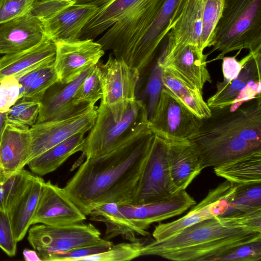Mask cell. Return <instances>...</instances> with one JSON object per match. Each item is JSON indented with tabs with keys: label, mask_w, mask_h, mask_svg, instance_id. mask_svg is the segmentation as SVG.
Returning a JSON list of instances; mask_svg holds the SVG:
<instances>
[{
	"label": "cell",
	"mask_w": 261,
	"mask_h": 261,
	"mask_svg": "<svg viewBox=\"0 0 261 261\" xmlns=\"http://www.w3.org/2000/svg\"><path fill=\"white\" fill-rule=\"evenodd\" d=\"M148 124H139L110 152L86 159L63 188L86 216L106 203L132 204L154 137Z\"/></svg>",
	"instance_id": "obj_1"
},
{
	"label": "cell",
	"mask_w": 261,
	"mask_h": 261,
	"mask_svg": "<svg viewBox=\"0 0 261 261\" xmlns=\"http://www.w3.org/2000/svg\"><path fill=\"white\" fill-rule=\"evenodd\" d=\"M198 130L189 139L203 169L218 167L261 151V96L235 108H211Z\"/></svg>",
	"instance_id": "obj_2"
},
{
	"label": "cell",
	"mask_w": 261,
	"mask_h": 261,
	"mask_svg": "<svg viewBox=\"0 0 261 261\" xmlns=\"http://www.w3.org/2000/svg\"><path fill=\"white\" fill-rule=\"evenodd\" d=\"M260 239L261 232L231 227L216 217L166 239L144 245L141 256L156 255L176 261H214L238 246Z\"/></svg>",
	"instance_id": "obj_3"
},
{
	"label": "cell",
	"mask_w": 261,
	"mask_h": 261,
	"mask_svg": "<svg viewBox=\"0 0 261 261\" xmlns=\"http://www.w3.org/2000/svg\"><path fill=\"white\" fill-rule=\"evenodd\" d=\"M212 46L210 53L220 51L213 61L234 50H261V0H224Z\"/></svg>",
	"instance_id": "obj_4"
},
{
	"label": "cell",
	"mask_w": 261,
	"mask_h": 261,
	"mask_svg": "<svg viewBox=\"0 0 261 261\" xmlns=\"http://www.w3.org/2000/svg\"><path fill=\"white\" fill-rule=\"evenodd\" d=\"M147 121L146 106L141 99L137 98L131 103L119 121L100 102L95 123L86 137L82 157L94 158L110 152L126 140L139 124Z\"/></svg>",
	"instance_id": "obj_5"
},
{
	"label": "cell",
	"mask_w": 261,
	"mask_h": 261,
	"mask_svg": "<svg viewBox=\"0 0 261 261\" xmlns=\"http://www.w3.org/2000/svg\"><path fill=\"white\" fill-rule=\"evenodd\" d=\"M28 240L41 261H49L54 254L97 243L101 233L91 223L64 226L34 224L28 230Z\"/></svg>",
	"instance_id": "obj_6"
},
{
	"label": "cell",
	"mask_w": 261,
	"mask_h": 261,
	"mask_svg": "<svg viewBox=\"0 0 261 261\" xmlns=\"http://www.w3.org/2000/svg\"><path fill=\"white\" fill-rule=\"evenodd\" d=\"M96 65L102 91L100 102L108 108L114 119L119 121L137 99L140 74L112 54L105 63L99 61Z\"/></svg>",
	"instance_id": "obj_7"
},
{
	"label": "cell",
	"mask_w": 261,
	"mask_h": 261,
	"mask_svg": "<svg viewBox=\"0 0 261 261\" xmlns=\"http://www.w3.org/2000/svg\"><path fill=\"white\" fill-rule=\"evenodd\" d=\"M176 192L170 174L167 142L154 135L130 204L159 201Z\"/></svg>",
	"instance_id": "obj_8"
},
{
	"label": "cell",
	"mask_w": 261,
	"mask_h": 261,
	"mask_svg": "<svg viewBox=\"0 0 261 261\" xmlns=\"http://www.w3.org/2000/svg\"><path fill=\"white\" fill-rule=\"evenodd\" d=\"M202 120L163 87L148 119V127L153 134L166 140H189L198 130Z\"/></svg>",
	"instance_id": "obj_9"
},
{
	"label": "cell",
	"mask_w": 261,
	"mask_h": 261,
	"mask_svg": "<svg viewBox=\"0 0 261 261\" xmlns=\"http://www.w3.org/2000/svg\"><path fill=\"white\" fill-rule=\"evenodd\" d=\"M188 0H164L158 14L137 45L123 62L140 75L148 68L164 37L176 22Z\"/></svg>",
	"instance_id": "obj_10"
},
{
	"label": "cell",
	"mask_w": 261,
	"mask_h": 261,
	"mask_svg": "<svg viewBox=\"0 0 261 261\" xmlns=\"http://www.w3.org/2000/svg\"><path fill=\"white\" fill-rule=\"evenodd\" d=\"M97 109L95 105H90L67 118L44 121L30 126L31 144L29 162L68 138L89 131L95 123Z\"/></svg>",
	"instance_id": "obj_11"
},
{
	"label": "cell",
	"mask_w": 261,
	"mask_h": 261,
	"mask_svg": "<svg viewBox=\"0 0 261 261\" xmlns=\"http://www.w3.org/2000/svg\"><path fill=\"white\" fill-rule=\"evenodd\" d=\"M251 53V57L236 79L226 84L218 82L215 93L206 102L210 108L228 106L238 108L260 96L261 50Z\"/></svg>",
	"instance_id": "obj_12"
},
{
	"label": "cell",
	"mask_w": 261,
	"mask_h": 261,
	"mask_svg": "<svg viewBox=\"0 0 261 261\" xmlns=\"http://www.w3.org/2000/svg\"><path fill=\"white\" fill-rule=\"evenodd\" d=\"M56 46L54 68L58 81L68 83L96 65L105 54L101 45L92 39L60 40Z\"/></svg>",
	"instance_id": "obj_13"
},
{
	"label": "cell",
	"mask_w": 261,
	"mask_h": 261,
	"mask_svg": "<svg viewBox=\"0 0 261 261\" xmlns=\"http://www.w3.org/2000/svg\"><path fill=\"white\" fill-rule=\"evenodd\" d=\"M236 184L227 180L209 191L206 196L179 219L156 226L152 233L155 241H160L202 221L224 215L228 211Z\"/></svg>",
	"instance_id": "obj_14"
},
{
	"label": "cell",
	"mask_w": 261,
	"mask_h": 261,
	"mask_svg": "<svg viewBox=\"0 0 261 261\" xmlns=\"http://www.w3.org/2000/svg\"><path fill=\"white\" fill-rule=\"evenodd\" d=\"M207 56L194 45L167 44L157 61L162 69L202 90L206 83L212 82L206 66Z\"/></svg>",
	"instance_id": "obj_15"
},
{
	"label": "cell",
	"mask_w": 261,
	"mask_h": 261,
	"mask_svg": "<svg viewBox=\"0 0 261 261\" xmlns=\"http://www.w3.org/2000/svg\"><path fill=\"white\" fill-rule=\"evenodd\" d=\"M196 203L186 191H179L164 199L135 205L118 204L120 212L134 225L138 234L148 236L147 231L153 223L179 215Z\"/></svg>",
	"instance_id": "obj_16"
},
{
	"label": "cell",
	"mask_w": 261,
	"mask_h": 261,
	"mask_svg": "<svg viewBox=\"0 0 261 261\" xmlns=\"http://www.w3.org/2000/svg\"><path fill=\"white\" fill-rule=\"evenodd\" d=\"M86 216L67 195L64 188L50 180L43 182L32 225L58 226L83 222Z\"/></svg>",
	"instance_id": "obj_17"
},
{
	"label": "cell",
	"mask_w": 261,
	"mask_h": 261,
	"mask_svg": "<svg viewBox=\"0 0 261 261\" xmlns=\"http://www.w3.org/2000/svg\"><path fill=\"white\" fill-rule=\"evenodd\" d=\"M98 7L91 4H76L74 0L40 18L46 36L55 42L79 39L82 30L95 14Z\"/></svg>",
	"instance_id": "obj_18"
},
{
	"label": "cell",
	"mask_w": 261,
	"mask_h": 261,
	"mask_svg": "<svg viewBox=\"0 0 261 261\" xmlns=\"http://www.w3.org/2000/svg\"><path fill=\"white\" fill-rule=\"evenodd\" d=\"M46 37L42 21L31 11L0 24V55L28 49Z\"/></svg>",
	"instance_id": "obj_19"
},
{
	"label": "cell",
	"mask_w": 261,
	"mask_h": 261,
	"mask_svg": "<svg viewBox=\"0 0 261 261\" xmlns=\"http://www.w3.org/2000/svg\"><path fill=\"white\" fill-rule=\"evenodd\" d=\"M90 68L71 82L62 83L57 81L48 88L40 102L36 123L64 119L87 108L77 106L74 102V97Z\"/></svg>",
	"instance_id": "obj_20"
},
{
	"label": "cell",
	"mask_w": 261,
	"mask_h": 261,
	"mask_svg": "<svg viewBox=\"0 0 261 261\" xmlns=\"http://www.w3.org/2000/svg\"><path fill=\"white\" fill-rule=\"evenodd\" d=\"M30 127L7 122L0 139V168L5 176L17 173L29 163Z\"/></svg>",
	"instance_id": "obj_21"
},
{
	"label": "cell",
	"mask_w": 261,
	"mask_h": 261,
	"mask_svg": "<svg viewBox=\"0 0 261 261\" xmlns=\"http://www.w3.org/2000/svg\"><path fill=\"white\" fill-rule=\"evenodd\" d=\"M166 141L168 144V161L173 185L176 192L186 190L203 169L199 155L189 140Z\"/></svg>",
	"instance_id": "obj_22"
},
{
	"label": "cell",
	"mask_w": 261,
	"mask_h": 261,
	"mask_svg": "<svg viewBox=\"0 0 261 261\" xmlns=\"http://www.w3.org/2000/svg\"><path fill=\"white\" fill-rule=\"evenodd\" d=\"M56 46L47 37L36 45L22 51L0 57V81L8 76L17 79L39 67L54 62Z\"/></svg>",
	"instance_id": "obj_23"
},
{
	"label": "cell",
	"mask_w": 261,
	"mask_h": 261,
	"mask_svg": "<svg viewBox=\"0 0 261 261\" xmlns=\"http://www.w3.org/2000/svg\"><path fill=\"white\" fill-rule=\"evenodd\" d=\"M44 182L43 178L32 173L7 212L17 242L32 225Z\"/></svg>",
	"instance_id": "obj_24"
},
{
	"label": "cell",
	"mask_w": 261,
	"mask_h": 261,
	"mask_svg": "<svg viewBox=\"0 0 261 261\" xmlns=\"http://www.w3.org/2000/svg\"><path fill=\"white\" fill-rule=\"evenodd\" d=\"M146 0H95L98 9L81 31L79 39L93 40Z\"/></svg>",
	"instance_id": "obj_25"
},
{
	"label": "cell",
	"mask_w": 261,
	"mask_h": 261,
	"mask_svg": "<svg viewBox=\"0 0 261 261\" xmlns=\"http://www.w3.org/2000/svg\"><path fill=\"white\" fill-rule=\"evenodd\" d=\"M202 33L199 0H188L168 35V44H192L200 49Z\"/></svg>",
	"instance_id": "obj_26"
},
{
	"label": "cell",
	"mask_w": 261,
	"mask_h": 261,
	"mask_svg": "<svg viewBox=\"0 0 261 261\" xmlns=\"http://www.w3.org/2000/svg\"><path fill=\"white\" fill-rule=\"evenodd\" d=\"M85 134L74 135L42 153L28 163L29 168L40 176L54 171L70 156L82 151L85 143Z\"/></svg>",
	"instance_id": "obj_27"
},
{
	"label": "cell",
	"mask_w": 261,
	"mask_h": 261,
	"mask_svg": "<svg viewBox=\"0 0 261 261\" xmlns=\"http://www.w3.org/2000/svg\"><path fill=\"white\" fill-rule=\"evenodd\" d=\"M163 87L197 117L203 119L211 115V109L203 98L202 90L192 86L170 71L162 69Z\"/></svg>",
	"instance_id": "obj_28"
},
{
	"label": "cell",
	"mask_w": 261,
	"mask_h": 261,
	"mask_svg": "<svg viewBox=\"0 0 261 261\" xmlns=\"http://www.w3.org/2000/svg\"><path fill=\"white\" fill-rule=\"evenodd\" d=\"M90 219L105 224L106 240L120 236L130 242L137 240L138 230L134 225L120 212L118 204L111 202L102 204L89 215Z\"/></svg>",
	"instance_id": "obj_29"
},
{
	"label": "cell",
	"mask_w": 261,
	"mask_h": 261,
	"mask_svg": "<svg viewBox=\"0 0 261 261\" xmlns=\"http://www.w3.org/2000/svg\"><path fill=\"white\" fill-rule=\"evenodd\" d=\"M214 171L217 176L236 185L261 182V151L215 167Z\"/></svg>",
	"instance_id": "obj_30"
},
{
	"label": "cell",
	"mask_w": 261,
	"mask_h": 261,
	"mask_svg": "<svg viewBox=\"0 0 261 261\" xmlns=\"http://www.w3.org/2000/svg\"><path fill=\"white\" fill-rule=\"evenodd\" d=\"M17 79L21 86L19 98L38 102L48 88L58 81L54 63L39 67Z\"/></svg>",
	"instance_id": "obj_31"
},
{
	"label": "cell",
	"mask_w": 261,
	"mask_h": 261,
	"mask_svg": "<svg viewBox=\"0 0 261 261\" xmlns=\"http://www.w3.org/2000/svg\"><path fill=\"white\" fill-rule=\"evenodd\" d=\"M261 208V182L236 185L226 213H245Z\"/></svg>",
	"instance_id": "obj_32"
},
{
	"label": "cell",
	"mask_w": 261,
	"mask_h": 261,
	"mask_svg": "<svg viewBox=\"0 0 261 261\" xmlns=\"http://www.w3.org/2000/svg\"><path fill=\"white\" fill-rule=\"evenodd\" d=\"M201 8L202 33L200 48L211 46L215 28L221 16L224 0H199Z\"/></svg>",
	"instance_id": "obj_33"
},
{
	"label": "cell",
	"mask_w": 261,
	"mask_h": 261,
	"mask_svg": "<svg viewBox=\"0 0 261 261\" xmlns=\"http://www.w3.org/2000/svg\"><path fill=\"white\" fill-rule=\"evenodd\" d=\"M143 243L139 239L127 243L113 245L101 253L88 256L81 261H126L141 256Z\"/></svg>",
	"instance_id": "obj_34"
},
{
	"label": "cell",
	"mask_w": 261,
	"mask_h": 261,
	"mask_svg": "<svg viewBox=\"0 0 261 261\" xmlns=\"http://www.w3.org/2000/svg\"><path fill=\"white\" fill-rule=\"evenodd\" d=\"M102 91L97 65L92 66L76 92L75 103L83 108L101 99Z\"/></svg>",
	"instance_id": "obj_35"
},
{
	"label": "cell",
	"mask_w": 261,
	"mask_h": 261,
	"mask_svg": "<svg viewBox=\"0 0 261 261\" xmlns=\"http://www.w3.org/2000/svg\"><path fill=\"white\" fill-rule=\"evenodd\" d=\"M40 102L18 99L7 112V121L31 126L36 123Z\"/></svg>",
	"instance_id": "obj_36"
},
{
	"label": "cell",
	"mask_w": 261,
	"mask_h": 261,
	"mask_svg": "<svg viewBox=\"0 0 261 261\" xmlns=\"http://www.w3.org/2000/svg\"><path fill=\"white\" fill-rule=\"evenodd\" d=\"M261 239L238 246L218 256L214 261H260Z\"/></svg>",
	"instance_id": "obj_37"
},
{
	"label": "cell",
	"mask_w": 261,
	"mask_h": 261,
	"mask_svg": "<svg viewBox=\"0 0 261 261\" xmlns=\"http://www.w3.org/2000/svg\"><path fill=\"white\" fill-rule=\"evenodd\" d=\"M113 245V243L112 242L103 239L94 244L57 253L50 257L49 261H81L85 257L100 253L108 250Z\"/></svg>",
	"instance_id": "obj_38"
},
{
	"label": "cell",
	"mask_w": 261,
	"mask_h": 261,
	"mask_svg": "<svg viewBox=\"0 0 261 261\" xmlns=\"http://www.w3.org/2000/svg\"><path fill=\"white\" fill-rule=\"evenodd\" d=\"M220 220L233 227L261 232V208L245 213L222 215Z\"/></svg>",
	"instance_id": "obj_39"
},
{
	"label": "cell",
	"mask_w": 261,
	"mask_h": 261,
	"mask_svg": "<svg viewBox=\"0 0 261 261\" xmlns=\"http://www.w3.org/2000/svg\"><path fill=\"white\" fill-rule=\"evenodd\" d=\"M163 88L162 68L156 60L148 77L145 90L147 102L144 103L148 119L155 109Z\"/></svg>",
	"instance_id": "obj_40"
},
{
	"label": "cell",
	"mask_w": 261,
	"mask_h": 261,
	"mask_svg": "<svg viewBox=\"0 0 261 261\" xmlns=\"http://www.w3.org/2000/svg\"><path fill=\"white\" fill-rule=\"evenodd\" d=\"M21 86L17 78L8 76L0 81V113H7L19 98Z\"/></svg>",
	"instance_id": "obj_41"
},
{
	"label": "cell",
	"mask_w": 261,
	"mask_h": 261,
	"mask_svg": "<svg viewBox=\"0 0 261 261\" xmlns=\"http://www.w3.org/2000/svg\"><path fill=\"white\" fill-rule=\"evenodd\" d=\"M37 0H1L0 24L30 12Z\"/></svg>",
	"instance_id": "obj_42"
},
{
	"label": "cell",
	"mask_w": 261,
	"mask_h": 261,
	"mask_svg": "<svg viewBox=\"0 0 261 261\" xmlns=\"http://www.w3.org/2000/svg\"><path fill=\"white\" fill-rule=\"evenodd\" d=\"M17 243L8 213L0 210V248L12 257L16 254Z\"/></svg>",
	"instance_id": "obj_43"
},
{
	"label": "cell",
	"mask_w": 261,
	"mask_h": 261,
	"mask_svg": "<svg viewBox=\"0 0 261 261\" xmlns=\"http://www.w3.org/2000/svg\"><path fill=\"white\" fill-rule=\"evenodd\" d=\"M240 51V50L233 57H224L222 59L223 75V81L221 82L222 83L224 84L228 83L236 79L240 73L245 64L252 55V53L249 51V54L240 61H238L236 57L239 54Z\"/></svg>",
	"instance_id": "obj_44"
},
{
	"label": "cell",
	"mask_w": 261,
	"mask_h": 261,
	"mask_svg": "<svg viewBox=\"0 0 261 261\" xmlns=\"http://www.w3.org/2000/svg\"><path fill=\"white\" fill-rule=\"evenodd\" d=\"M23 256L26 261H41L37 252L35 250L24 249Z\"/></svg>",
	"instance_id": "obj_45"
},
{
	"label": "cell",
	"mask_w": 261,
	"mask_h": 261,
	"mask_svg": "<svg viewBox=\"0 0 261 261\" xmlns=\"http://www.w3.org/2000/svg\"><path fill=\"white\" fill-rule=\"evenodd\" d=\"M7 113H0V139L7 122Z\"/></svg>",
	"instance_id": "obj_46"
},
{
	"label": "cell",
	"mask_w": 261,
	"mask_h": 261,
	"mask_svg": "<svg viewBox=\"0 0 261 261\" xmlns=\"http://www.w3.org/2000/svg\"><path fill=\"white\" fill-rule=\"evenodd\" d=\"M2 176V174L0 176V210L5 211L4 209V194Z\"/></svg>",
	"instance_id": "obj_47"
},
{
	"label": "cell",
	"mask_w": 261,
	"mask_h": 261,
	"mask_svg": "<svg viewBox=\"0 0 261 261\" xmlns=\"http://www.w3.org/2000/svg\"><path fill=\"white\" fill-rule=\"evenodd\" d=\"M76 4H90L95 0H74Z\"/></svg>",
	"instance_id": "obj_48"
},
{
	"label": "cell",
	"mask_w": 261,
	"mask_h": 261,
	"mask_svg": "<svg viewBox=\"0 0 261 261\" xmlns=\"http://www.w3.org/2000/svg\"><path fill=\"white\" fill-rule=\"evenodd\" d=\"M2 174V170L0 168V176Z\"/></svg>",
	"instance_id": "obj_49"
},
{
	"label": "cell",
	"mask_w": 261,
	"mask_h": 261,
	"mask_svg": "<svg viewBox=\"0 0 261 261\" xmlns=\"http://www.w3.org/2000/svg\"><path fill=\"white\" fill-rule=\"evenodd\" d=\"M63 1H71V0H63Z\"/></svg>",
	"instance_id": "obj_50"
},
{
	"label": "cell",
	"mask_w": 261,
	"mask_h": 261,
	"mask_svg": "<svg viewBox=\"0 0 261 261\" xmlns=\"http://www.w3.org/2000/svg\"><path fill=\"white\" fill-rule=\"evenodd\" d=\"M37 1H42V0H37Z\"/></svg>",
	"instance_id": "obj_51"
},
{
	"label": "cell",
	"mask_w": 261,
	"mask_h": 261,
	"mask_svg": "<svg viewBox=\"0 0 261 261\" xmlns=\"http://www.w3.org/2000/svg\"><path fill=\"white\" fill-rule=\"evenodd\" d=\"M1 1V0H0Z\"/></svg>",
	"instance_id": "obj_52"
}]
</instances>
